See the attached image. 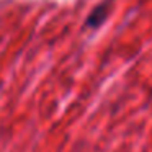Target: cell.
<instances>
[{
	"instance_id": "obj_1",
	"label": "cell",
	"mask_w": 152,
	"mask_h": 152,
	"mask_svg": "<svg viewBox=\"0 0 152 152\" xmlns=\"http://www.w3.org/2000/svg\"><path fill=\"white\" fill-rule=\"evenodd\" d=\"M110 5H111V0H102L93 10L90 12L87 20H85V25H83L85 30H96V28H100L105 23L108 15H110Z\"/></svg>"
}]
</instances>
